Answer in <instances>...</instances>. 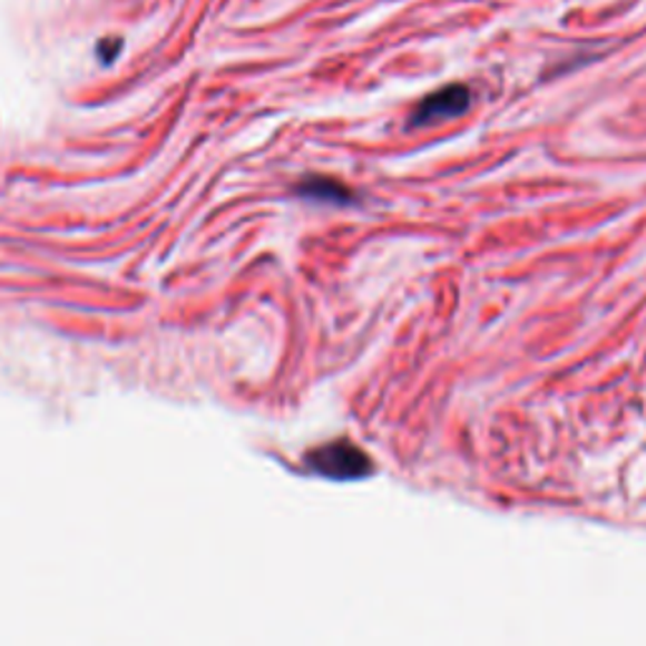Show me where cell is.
<instances>
[{
  "instance_id": "6da1fadb",
  "label": "cell",
  "mask_w": 646,
  "mask_h": 646,
  "mask_svg": "<svg viewBox=\"0 0 646 646\" xmlns=\"http://www.w3.org/2000/svg\"><path fill=\"white\" fill-rule=\"evenodd\" d=\"M306 462L313 472L339 482L361 480L366 478V474H372V460L366 458L364 450H359L356 444L351 442L323 444V448L309 452Z\"/></svg>"
},
{
  "instance_id": "7a4b0ae2",
  "label": "cell",
  "mask_w": 646,
  "mask_h": 646,
  "mask_svg": "<svg viewBox=\"0 0 646 646\" xmlns=\"http://www.w3.org/2000/svg\"><path fill=\"white\" fill-rule=\"evenodd\" d=\"M470 91L468 87H444L440 91H434L427 97L420 107H417L412 125L424 127V125H437V121L454 119L470 109Z\"/></svg>"
},
{
  "instance_id": "3957f363",
  "label": "cell",
  "mask_w": 646,
  "mask_h": 646,
  "mask_svg": "<svg viewBox=\"0 0 646 646\" xmlns=\"http://www.w3.org/2000/svg\"><path fill=\"white\" fill-rule=\"evenodd\" d=\"M298 195L316 199V203H331V205H349L351 199H354L349 187L329 177H306L298 185Z\"/></svg>"
}]
</instances>
